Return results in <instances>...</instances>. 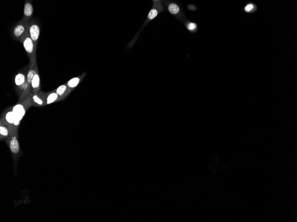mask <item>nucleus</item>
<instances>
[{
	"label": "nucleus",
	"mask_w": 297,
	"mask_h": 222,
	"mask_svg": "<svg viewBox=\"0 0 297 222\" xmlns=\"http://www.w3.org/2000/svg\"><path fill=\"white\" fill-rule=\"evenodd\" d=\"M30 21L22 18L16 23L12 30V35L15 39L20 41L28 33Z\"/></svg>",
	"instance_id": "nucleus-1"
},
{
	"label": "nucleus",
	"mask_w": 297,
	"mask_h": 222,
	"mask_svg": "<svg viewBox=\"0 0 297 222\" xmlns=\"http://www.w3.org/2000/svg\"><path fill=\"white\" fill-rule=\"evenodd\" d=\"M20 42L22 43L30 60L36 57L37 47H36L34 41L30 37L28 32L20 40Z\"/></svg>",
	"instance_id": "nucleus-2"
},
{
	"label": "nucleus",
	"mask_w": 297,
	"mask_h": 222,
	"mask_svg": "<svg viewBox=\"0 0 297 222\" xmlns=\"http://www.w3.org/2000/svg\"><path fill=\"white\" fill-rule=\"evenodd\" d=\"M28 33L30 37L34 43L36 47H37V43L40 34V28L38 23L36 22L35 20H31L29 22Z\"/></svg>",
	"instance_id": "nucleus-3"
},
{
	"label": "nucleus",
	"mask_w": 297,
	"mask_h": 222,
	"mask_svg": "<svg viewBox=\"0 0 297 222\" xmlns=\"http://www.w3.org/2000/svg\"><path fill=\"white\" fill-rule=\"evenodd\" d=\"M33 13H34V8H33L31 1H25L24 7L23 18L27 21H31Z\"/></svg>",
	"instance_id": "nucleus-4"
},
{
	"label": "nucleus",
	"mask_w": 297,
	"mask_h": 222,
	"mask_svg": "<svg viewBox=\"0 0 297 222\" xmlns=\"http://www.w3.org/2000/svg\"><path fill=\"white\" fill-rule=\"evenodd\" d=\"M15 117V119L21 121L25 115V109L24 106L21 104L16 105L12 110Z\"/></svg>",
	"instance_id": "nucleus-5"
},
{
	"label": "nucleus",
	"mask_w": 297,
	"mask_h": 222,
	"mask_svg": "<svg viewBox=\"0 0 297 222\" xmlns=\"http://www.w3.org/2000/svg\"><path fill=\"white\" fill-rule=\"evenodd\" d=\"M15 83L21 90H24L26 83V78L23 73H19L15 77Z\"/></svg>",
	"instance_id": "nucleus-6"
},
{
	"label": "nucleus",
	"mask_w": 297,
	"mask_h": 222,
	"mask_svg": "<svg viewBox=\"0 0 297 222\" xmlns=\"http://www.w3.org/2000/svg\"><path fill=\"white\" fill-rule=\"evenodd\" d=\"M31 86L34 94H37L39 91L40 88V79L37 69L36 72L33 77L32 80Z\"/></svg>",
	"instance_id": "nucleus-7"
},
{
	"label": "nucleus",
	"mask_w": 297,
	"mask_h": 222,
	"mask_svg": "<svg viewBox=\"0 0 297 222\" xmlns=\"http://www.w3.org/2000/svg\"><path fill=\"white\" fill-rule=\"evenodd\" d=\"M168 11L173 15L176 16L181 13V8L176 3L171 2L167 6Z\"/></svg>",
	"instance_id": "nucleus-8"
},
{
	"label": "nucleus",
	"mask_w": 297,
	"mask_h": 222,
	"mask_svg": "<svg viewBox=\"0 0 297 222\" xmlns=\"http://www.w3.org/2000/svg\"><path fill=\"white\" fill-rule=\"evenodd\" d=\"M10 148L12 153H18L20 149L18 141L16 137H13L10 142Z\"/></svg>",
	"instance_id": "nucleus-9"
},
{
	"label": "nucleus",
	"mask_w": 297,
	"mask_h": 222,
	"mask_svg": "<svg viewBox=\"0 0 297 222\" xmlns=\"http://www.w3.org/2000/svg\"><path fill=\"white\" fill-rule=\"evenodd\" d=\"M59 98V97L58 96L56 92H51L47 97L46 98L47 104H50L53 103L54 102L56 101Z\"/></svg>",
	"instance_id": "nucleus-10"
},
{
	"label": "nucleus",
	"mask_w": 297,
	"mask_h": 222,
	"mask_svg": "<svg viewBox=\"0 0 297 222\" xmlns=\"http://www.w3.org/2000/svg\"><path fill=\"white\" fill-rule=\"evenodd\" d=\"M67 86L66 85L63 84L58 86L55 92H56L58 96L63 97L67 92Z\"/></svg>",
	"instance_id": "nucleus-11"
},
{
	"label": "nucleus",
	"mask_w": 297,
	"mask_h": 222,
	"mask_svg": "<svg viewBox=\"0 0 297 222\" xmlns=\"http://www.w3.org/2000/svg\"><path fill=\"white\" fill-rule=\"evenodd\" d=\"M159 12L160 10L157 7H155V8H153L149 13L147 17L148 20L150 21L154 19L158 15Z\"/></svg>",
	"instance_id": "nucleus-12"
},
{
	"label": "nucleus",
	"mask_w": 297,
	"mask_h": 222,
	"mask_svg": "<svg viewBox=\"0 0 297 222\" xmlns=\"http://www.w3.org/2000/svg\"><path fill=\"white\" fill-rule=\"evenodd\" d=\"M80 80V78L78 77L73 78L71 79L67 83V86L69 88H74L78 85Z\"/></svg>",
	"instance_id": "nucleus-13"
},
{
	"label": "nucleus",
	"mask_w": 297,
	"mask_h": 222,
	"mask_svg": "<svg viewBox=\"0 0 297 222\" xmlns=\"http://www.w3.org/2000/svg\"><path fill=\"white\" fill-rule=\"evenodd\" d=\"M5 119L9 124H14L15 120V117L12 111H8L5 115Z\"/></svg>",
	"instance_id": "nucleus-14"
},
{
	"label": "nucleus",
	"mask_w": 297,
	"mask_h": 222,
	"mask_svg": "<svg viewBox=\"0 0 297 222\" xmlns=\"http://www.w3.org/2000/svg\"><path fill=\"white\" fill-rule=\"evenodd\" d=\"M32 99L35 103L39 105H42L43 104V100L37 94H35L32 96Z\"/></svg>",
	"instance_id": "nucleus-15"
},
{
	"label": "nucleus",
	"mask_w": 297,
	"mask_h": 222,
	"mask_svg": "<svg viewBox=\"0 0 297 222\" xmlns=\"http://www.w3.org/2000/svg\"><path fill=\"white\" fill-rule=\"evenodd\" d=\"M186 28L190 32L195 31L197 27V24L194 22H189L187 23L186 25Z\"/></svg>",
	"instance_id": "nucleus-16"
},
{
	"label": "nucleus",
	"mask_w": 297,
	"mask_h": 222,
	"mask_svg": "<svg viewBox=\"0 0 297 222\" xmlns=\"http://www.w3.org/2000/svg\"><path fill=\"white\" fill-rule=\"evenodd\" d=\"M0 133L1 135L4 136H8V132L7 128L4 126H1L0 127Z\"/></svg>",
	"instance_id": "nucleus-17"
},
{
	"label": "nucleus",
	"mask_w": 297,
	"mask_h": 222,
	"mask_svg": "<svg viewBox=\"0 0 297 222\" xmlns=\"http://www.w3.org/2000/svg\"><path fill=\"white\" fill-rule=\"evenodd\" d=\"M253 8V5L252 4H249L245 7V10L246 12H249L251 11Z\"/></svg>",
	"instance_id": "nucleus-18"
},
{
	"label": "nucleus",
	"mask_w": 297,
	"mask_h": 222,
	"mask_svg": "<svg viewBox=\"0 0 297 222\" xmlns=\"http://www.w3.org/2000/svg\"><path fill=\"white\" fill-rule=\"evenodd\" d=\"M20 122V121H19V120L15 119V121H14V125L15 126H18L19 125Z\"/></svg>",
	"instance_id": "nucleus-19"
}]
</instances>
